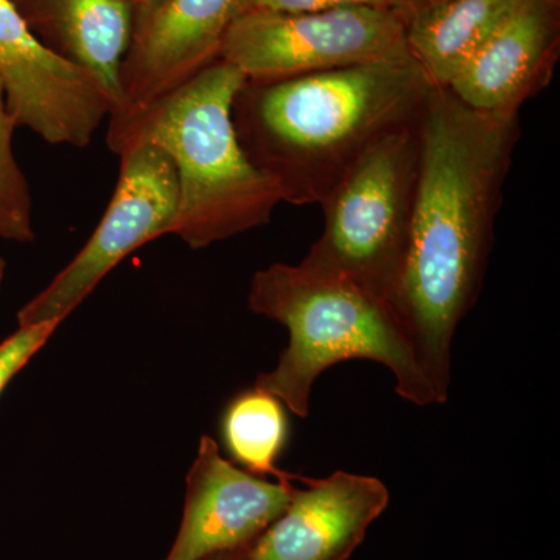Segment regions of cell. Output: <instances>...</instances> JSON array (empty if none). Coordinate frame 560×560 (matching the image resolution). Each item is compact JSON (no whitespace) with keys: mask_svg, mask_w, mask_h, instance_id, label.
<instances>
[{"mask_svg":"<svg viewBox=\"0 0 560 560\" xmlns=\"http://www.w3.org/2000/svg\"><path fill=\"white\" fill-rule=\"evenodd\" d=\"M521 116L469 108L431 88L420 117V164L410 241L394 308L438 404L448 399L452 345L478 296Z\"/></svg>","mask_w":560,"mask_h":560,"instance_id":"1","label":"cell"},{"mask_svg":"<svg viewBox=\"0 0 560 560\" xmlns=\"http://www.w3.org/2000/svg\"><path fill=\"white\" fill-rule=\"evenodd\" d=\"M431 88L415 58L246 80L232 120L283 202L319 206L364 151L420 119Z\"/></svg>","mask_w":560,"mask_h":560,"instance_id":"2","label":"cell"},{"mask_svg":"<svg viewBox=\"0 0 560 560\" xmlns=\"http://www.w3.org/2000/svg\"><path fill=\"white\" fill-rule=\"evenodd\" d=\"M245 81L219 60L139 116L109 121L113 153L147 142L171 158L179 194L172 235L190 249L265 226L283 202L278 184L249 161L235 131L232 105Z\"/></svg>","mask_w":560,"mask_h":560,"instance_id":"3","label":"cell"},{"mask_svg":"<svg viewBox=\"0 0 560 560\" xmlns=\"http://www.w3.org/2000/svg\"><path fill=\"white\" fill-rule=\"evenodd\" d=\"M250 312L287 327L289 346L256 388L278 397L298 418H307L311 394L324 371L349 360H371L396 377L401 399L418 407L438 404L418 352L389 302L355 282L298 265L272 264L250 280Z\"/></svg>","mask_w":560,"mask_h":560,"instance_id":"4","label":"cell"},{"mask_svg":"<svg viewBox=\"0 0 560 560\" xmlns=\"http://www.w3.org/2000/svg\"><path fill=\"white\" fill-rule=\"evenodd\" d=\"M419 164L420 119L377 140L320 202L323 234L301 261L345 276L394 307Z\"/></svg>","mask_w":560,"mask_h":560,"instance_id":"5","label":"cell"},{"mask_svg":"<svg viewBox=\"0 0 560 560\" xmlns=\"http://www.w3.org/2000/svg\"><path fill=\"white\" fill-rule=\"evenodd\" d=\"M412 58L404 16L389 7L346 5L311 13L246 10L224 35L219 60L246 80H280Z\"/></svg>","mask_w":560,"mask_h":560,"instance_id":"6","label":"cell"},{"mask_svg":"<svg viewBox=\"0 0 560 560\" xmlns=\"http://www.w3.org/2000/svg\"><path fill=\"white\" fill-rule=\"evenodd\" d=\"M117 154L119 179L101 223L49 285L18 312V326L65 320L125 257L172 235L179 194L171 158L147 142L128 143Z\"/></svg>","mask_w":560,"mask_h":560,"instance_id":"7","label":"cell"},{"mask_svg":"<svg viewBox=\"0 0 560 560\" xmlns=\"http://www.w3.org/2000/svg\"><path fill=\"white\" fill-rule=\"evenodd\" d=\"M0 81L18 125L50 145L86 149L113 110L98 81L44 46L13 0H0Z\"/></svg>","mask_w":560,"mask_h":560,"instance_id":"8","label":"cell"},{"mask_svg":"<svg viewBox=\"0 0 560 560\" xmlns=\"http://www.w3.org/2000/svg\"><path fill=\"white\" fill-rule=\"evenodd\" d=\"M245 10V0H161L136 14L121 61L120 101L109 121L139 116L219 61L228 28Z\"/></svg>","mask_w":560,"mask_h":560,"instance_id":"9","label":"cell"},{"mask_svg":"<svg viewBox=\"0 0 560 560\" xmlns=\"http://www.w3.org/2000/svg\"><path fill=\"white\" fill-rule=\"evenodd\" d=\"M293 481L241 469L205 434L187 474L178 537L165 560H206L249 547L289 506Z\"/></svg>","mask_w":560,"mask_h":560,"instance_id":"10","label":"cell"},{"mask_svg":"<svg viewBox=\"0 0 560 560\" xmlns=\"http://www.w3.org/2000/svg\"><path fill=\"white\" fill-rule=\"evenodd\" d=\"M304 482L250 545L249 560H348L389 504L385 482L368 475L335 471Z\"/></svg>","mask_w":560,"mask_h":560,"instance_id":"11","label":"cell"},{"mask_svg":"<svg viewBox=\"0 0 560 560\" xmlns=\"http://www.w3.org/2000/svg\"><path fill=\"white\" fill-rule=\"evenodd\" d=\"M558 57L559 0H521L447 90L480 113L518 116L550 86Z\"/></svg>","mask_w":560,"mask_h":560,"instance_id":"12","label":"cell"},{"mask_svg":"<svg viewBox=\"0 0 560 560\" xmlns=\"http://www.w3.org/2000/svg\"><path fill=\"white\" fill-rule=\"evenodd\" d=\"M28 27L46 28L47 47L91 73L113 110L120 101L121 61L130 47L135 10L127 0H13Z\"/></svg>","mask_w":560,"mask_h":560,"instance_id":"13","label":"cell"},{"mask_svg":"<svg viewBox=\"0 0 560 560\" xmlns=\"http://www.w3.org/2000/svg\"><path fill=\"white\" fill-rule=\"evenodd\" d=\"M521 0H431L407 18L411 57L431 86L448 88Z\"/></svg>","mask_w":560,"mask_h":560,"instance_id":"14","label":"cell"},{"mask_svg":"<svg viewBox=\"0 0 560 560\" xmlns=\"http://www.w3.org/2000/svg\"><path fill=\"white\" fill-rule=\"evenodd\" d=\"M221 434L235 463L257 477L298 480L300 475L280 470L279 456L289 440L285 405L267 390L256 388L238 394L221 419Z\"/></svg>","mask_w":560,"mask_h":560,"instance_id":"15","label":"cell"},{"mask_svg":"<svg viewBox=\"0 0 560 560\" xmlns=\"http://www.w3.org/2000/svg\"><path fill=\"white\" fill-rule=\"evenodd\" d=\"M20 128L7 103L0 81V238L9 242L35 241L31 184L14 156V131Z\"/></svg>","mask_w":560,"mask_h":560,"instance_id":"16","label":"cell"},{"mask_svg":"<svg viewBox=\"0 0 560 560\" xmlns=\"http://www.w3.org/2000/svg\"><path fill=\"white\" fill-rule=\"evenodd\" d=\"M62 320H44V323L18 326L7 340L0 342V396L18 372L32 360V357L58 329Z\"/></svg>","mask_w":560,"mask_h":560,"instance_id":"17","label":"cell"},{"mask_svg":"<svg viewBox=\"0 0 560 560\" xmlns=\"http://www.w3.org/2000/svg\"><path fill=\"white\" fill-rule=\"evenodd\" d=\"M346 5L389 7V3L388 0H245L246 10L278 11V13H311V11Z\"/></svg>","mask_w":560,"mask_h":560,"instance_id":"18","label":"cell"},{"mask_svg":"<svg viewBox=\"0 0 560 560\" xmlns=\"http://www.w3.org/2000/svg\"><path fill=\"white\" fill-rule=\"evenodd\" d=\"M431 2V0H388L389 7L396 10L404 20L407 21L416 10L422 9L423 5Z\"/></svg>","mask_w":560,"mask_h":560,"instance_id":"19","label":"cell"},{"mask_svg":"<svg viewBox=\"0 0 560 560\" xmlns=\"http://www.w3.org/2000/svg\"><path fill=\"white\" fill-rule=\"evenodd\" d=\"M249 547L241 548V550L223 552V555L213 556L206 560H249Z\"/></svg>","mask_w":560,"mask_h":560,"instance_id":"20","label":"cell"},{"mask_svg":"<svg viewBox=\"0 0 560 560\" xmlns=\"http://www.w3.org/2000/svg\"><path fill=\"white\" fill-rule=\"evenodd\" d=\"M127 2H130L136 16V14H142L145 13V11L154 9L161 0H127Z\"/></svg>","mask_w":560,"mask_h":560,"instance_id":"21","label":"cell"},{"mask_svg":"<svg viewBox=\"0 0 560 560\" xmlns=\"http://www.w3.org/2000/svg\"><path fill=\"white\" fill-rule=\"evenodd\" d=\"M7 261L0 256V291H2L3 279H5Z\"/></svg>","mask_w":560,"mask_h":560,"instance_id":"22","label":"cell"}]
</instances>
